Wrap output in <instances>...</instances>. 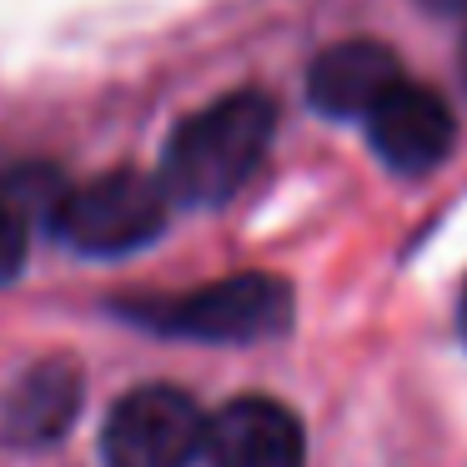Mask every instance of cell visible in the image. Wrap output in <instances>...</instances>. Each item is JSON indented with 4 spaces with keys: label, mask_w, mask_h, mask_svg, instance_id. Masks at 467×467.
<instances>
[{
    "label": "cell",
    "mask_w": 467,
    "mask_h": 467,
    "mask_svg": "<svg viewBox=\"0 0 467 467\" xmlns=\"http://www.w3.org/2000/svg\"><path fill=\"white\" fill-rule=\"evenodd\" d=\"M86 382L71 362H41L11 387L5 407H0V422L11 442H51L71 427V417L81 412Z\"/></svg>",
    "instance_id": "cell-8"
},
{
    "label": "cell",
    "mask_w": 467,
    "mask_h": 467,
    "mask_svg": "<svg viewBox=\"0 0 467 467\" xmlns=\"http://www.w3.org/2000/svg\"><path fill=\"white\" fill-rule=\"evenodd\" d=\"M276 131V106L262 91H232L171 131L161 182L186 206H222L246 186Z\"/></svg>",
    "instance_id": "cell-1"
},
{
    "label": "cell",
    "mask_w": 467,
    "mask_h": 467,
    "mask_svg": "<svg viewBox=\"0 0 467 467\" xmlns=\"http://www.w3.org/2000/svg\"><path fill=\"white\" fill-rule=\"evenodd\" d=\"M126 317L166 337H196V342H256L276 337L292 322V286L266 272H242L226 282L196 286L171 302L126 306Z\"/></svg>",
    "instance_id": "cell-2"
},
{
    "label": "cell",
    "mask_w": 467,
    "mask_h": 467,
    "mask_svg": "<svg viewBox=\"0 0 467 467\" xmlns=\"http://www.w3.org/2000/svg\"><path fill=\"white\" fill-rule=\"evenodd\" d=\"M402 86V66L377 41L327 46L306 71V96L322 116H372L387 96Z\"/></svg>",
    "instance_id": "cell-7"
},
{
    "label": "cell",
    "mask_w": 467,
    "mask_h": 467,
    "mask_svg": "<svg viewBox=\"0 0 467 467\" xmlns=\"http://www.w3.org/2000/svg\"><path fill=\"white\" fill-rule=\"evenodd\" d=\"M457 71H462V86H467V31H462V46H457Z\"/></svg>",
    "instance_id": "cell-11"
},
{
    "label": "cell",
    "mask_w": 467,
    "mask_h": 467,
    "mask_svg": "<svg viewBox=\"0 0 467 467\" xmlns=\"http://www.w3.org/2000/svg\"><path fill=\"white\" fill-rule=\"evenodd\" d=\"M367 136H372V151L382 156L392 171H432L457 141V121L452 106L442 101L427 86H397L372 116H367Z\"/></svg>",
    "instance_id": "cell-6"
},
{
    "label": "cell",
    "mask_w": 467,
    "mask_h": 467,
    "mask_svg": "<svg viewBox=\"0 0 467 467\" xmlns=\"http://www.w3.org/2000/svg\"><path fill=\"white\" fill-rule=\"evenodd\" d=\"M166 182L141 171H111L61 196L51 232L86 256H126L166 232Z\"/></svg>",
    "instance_id": "cell-3"
},
{
    "label": "cell",
    "mask_w": 467,
    "mask_h": 467,
    "mask_svg": "<svg viewBox=\"0 0 467 467\" xmlns=\"http://www.w3.org/2000/svg\"><path fill=\"white\" fill-rule=\"evenodd\" d=\"M462 337H467V292H462Z\"/></svg>",
    "instance_id": "cell-12"
},
{
    "label": "cell",
    "mask_w": 467,
    "mask_h": 467,
    "mask_svg": "<svg viewBox=\"0 0 467 467\" xmlns=\"http://www.w3.org/2000/svg\"><path fill=\"white\" fill-rule=\"evenodd\" d=\"M432 16H467V0H422Z\"/></svg>",
    "instance_id": "cell-10"
},
{
    "label": "cell",
    "mask_w": 467,
    "mask_h": 467,
    "mask_svg": "<svg viewBox=\"0 0 467 467\" xmlns=\"http://www.w3.org/2000/svg\"><path fill=\"white\" fill-rule=\"evenodd\" d=\"M31 226H36V222L21 212V206L0 196V282H11V276L26 266V246H31Z\"/></svg>",
    "instance_id": "cell-9"
},
{
    "label": "cell",
    "mask_w": 467,
    "mask_h": 467,
    "mask_svg": "<svg viewBox=\"0 0 467 467\" xmlns=\"http://www.w3.org/2000/svg\"><path fill=\"white\" fill-rule=\"evenodd\" d=\"M202 457L212 467H306V437L282 402L236 397L206 422Z\"/></svg>",
    "instance_id": "cell-5"
},
{
    "label": "cell",
    "mask_w": 467,
    "mask_h": 467,
    "mask_svg": "<svg viewBox=\"0 0 467 467\" xmlns=\"http://www.w3.org/2000/svg\"><path fill=\"white\" fill-rule=\"evenodd\" d=\"M206 442V417L176 387H136L111 407L101 432L106 467H192Z\"/></svg>",
    "instance_id": "cell-4"
}]
</instances>
